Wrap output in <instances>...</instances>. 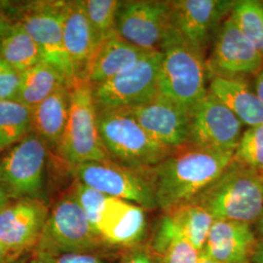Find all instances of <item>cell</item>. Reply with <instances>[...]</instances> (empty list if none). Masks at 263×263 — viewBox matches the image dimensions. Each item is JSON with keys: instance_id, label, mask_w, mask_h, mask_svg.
<instances>
[{"instance_id": "cell-16", "label": "cell", "mask_w": 263, "mask_h": 263, "mask_svg": "<svg viewBox=\"0 0 263 263\" xmlns=\"http://www.w3.org/2000/svg\"><path fill=\"white\" fill-rule=\"evenodd\" d=\"M156 141L171 148L187 145L189 109L160 93L149 100L125 107Z\"/></svg>"}, {"instance_id": "cell-3", "label": "cell", "mask_w": 263, "mask_h": 263, "mask_svg": "<svg viewBox=\"0 0 263 263\" xmlns=\"http://www.w3.org/2000/svg\"><path fill=\"white\" fill-rule=\"evenodd\" d=\"M158 76V91L171 100L190 108L207 94V64L205 55L190 44L172 26L163 39Z\"/></svg>"}, {"instance_id": "cell-15", "label": "cell", "mask_w": 263, "mask_h": 263, "mask_svg": "<svg viewBox=\"0 0 263 263\" xmlns=\"http://www.w3.org/2000/svg\"><path fill=\"white\" fill-rule=\"evenodd\" d=\"M49 211L39 198L18 199L0 212V243L14 256L35 249Z\"/></svg>"}, {"instance_id": "cell-31", "label": "cell", "mask_w": 263, "mask_h": 263, "mask_svg": "<svg viewBox=\"0 0 263 263\" xmlns=\"http://www.w3.org/2000/svg\"><path fill=\"white\" fill-rule=\"evenodd\" d=\"M71 193L76 197V201L78 202L80 207L82 208L85 215L95 230V227L98 222L99 216L102 212V209L104 207V201L107 195L96 190L94 188L86 185L78 180H76L71 189Z\"/></svg>"}, {"instance_id": "cell-13", "label": "cell", "mask_w": 263, "mask_h": 263, "mask_svg": "<svg viewBox=\"0 0 263 263\" xmlns=\"http://www.w3.org/2000/svg\"><path fill=\"white\" fill-rule=\"evenodd\" d=\"M173 26L171 1H121L117 14V33L127 42L146 51L159 50Z\"/></svg>"}, {"instance_id": "cell-12", "label": "cell", "mask_w": 263, "mask_h": 263, "mask_svg": "<svg viewBox=\"0 0 263 263\" xmlns=\"http://www.w3.org/2000/svg\"><path fill=\"white\" fill-rule=\"evenodd\" d=\"M206 64L209 80L212 77L246 80L261 70L263 55L229 16L216 33Z\"/></svg>"}, {"instance_id": "cell-24", "label": "cell", "mask_w": 263, "mask_h": 263, "mask_svg": "<svg viewBox=\"0 0 263 263\" xmlns=\"http://www.w3.org/2000/svg\"><path fill=\"white\" fill-rule=\"evenodd\" d=\"M63 86L67 87L56 69L41 62L20 74L19 91L16 101L33 108Z\"/></svg>"}, {"instance_id": "cell-43", "label": "cell", "mask_w": 263, "mask_h": 263, "mask_svg": "<svg viewBox=\"0 0 263 263\" xmlns=\"http://www.w3.org/2000/svg\"><path fill=\"white\" fill-rule=\"evenodd\" d=\"M261 2H262V4H263V1H261Z\"/></svg>"}, {"instance_id": "cell-37", "label": "cell", "mask_w": 263, "mask_h": 263, "mask_svg": "<svg viewBox=\"0 0 263 263\" xmlns=\"http://www.w3.org/2000/svg\"><path fill=\"white\" fill-rule=\"evenodd\" d=\"M254 92L263 103V67L261 68V70L257 73L256 78H255Z\"/></svg>"}, {"instance_id": "cell-25", "label": "cell", "mask_w": 263, "mask_h": 263, "mask_svg": "<svg viewBox=\"0 0 263 263\" xmlns=\"http://www.w3.org/2000/svg\"><path fill=\"white\" fill-rule=\"evenodd\" d=\"M0 57L20 74L42 62L36 42L20 22L11 25L2 38Z\"/></svg>"}, {"instance_id": "cell-21", "label": "cell", "mask_w": 263, "mask_h": 263, "mask_svg": "<svg viewBox=\"0 0 263 263\" xmlns=\"http://www.w3.org/2000/svg\"><path fill=\"white\" fill-rule=\"evenodd\" d=\"M208 90L235 114L241 122L254 127L263 124V103L246 80L212 77Z\"/></svg>"}, {"instance_id": "cell-18", "label": "cell", "mask_w": 263, "mask_h": 263, "mask_svg": "<svg viewBox=\"0 0 263 263\" xmlns=\"http://www.w3.org/2000/svg\"><path fill=\"white\" fill-rule=\"evenodd\" d=\"M64 41L77 80H88L97 43L88 19L84 1H65L63 15Z\"/></svg>"}, {"instance_id": "cell-8", "label": "cell", "mask_w": 263, "mask_h": 263, "mask_svg": "<svg viewBox=\"0 0 263 263\" xmlns=\"http://www.w3.org/2000/svg\"><path fill=\"white\" fill-rule=\"evenodd\" d=\"M103 245L70 191L49 212L35 253H94Z\"/></svg>"}, {"instance_id": "cell-20", "label": "cell", "mask_w": 263, "mask_h": 263, "mask_svg": "<svg viewBox=\"0 0 263 263\" xmlns=\"http://www.w3.org/2000/svg\"><path fill=\"white\" fill-rule=\"evenodd\" d=\"M148 52L127 42L116 32L97 48L88 80L93 86L103 83L135 65Z\"/></svg>"}, {"instance_id": "cell-40", "label": "cell", "mask_w": 263, "mask_h": 263, "mask_svg": "<svg viewBox=\"0 0 263 263\" xmlns=\"http://www.w3.org/2000/svg\"><path fill=\"white\" fill-rule=\"evenodd\" d=\"M255 226V233H257L260 237H263V214L258 218V220L254 223Z\"/></svg>"}, {"instance_id": "cell-17", "label": "cell", "mask_w": 263, "mask_h": 263, "mask_svg": "<svg viewBox=\"0 0 263 263\" xmlns=\"http://www.w3.org/2000/svg\"><path fill=\"white\" fill-rule=\"evenodd\" d=\"M145 211L129 201L107 196L95 227L104 244L134 247L146 231Z\"/></svg>"}, {"instance_id": "cell-44", "label": "cell", "mask_w": 263, "mask_h": 263, "mask_svg": "<svg viewBox=\"0 0 263 263\" xmlns=\"http://www.w3.org/2000/svg\"><path fill=\"white\" fill-rule=\"evenodd\" d=\"M10 263V262H9Z\"/></svg>"}, {"instance_id": "cell-32", "label": "cell", "mask_w": 263, "mask_h": 263, "mask_svg": "<svg viewBox=\"0 0 263 263\" xmlns=\"http://www.w3.org/2000/svg\"><path fill=\"white\" fill-rule=\"evenodd\" d=\"M29 263H105L94 253H35Z\"/></svg>"}, {"instance_id": "cell-10", "label": "cell", "mask_w": 263, "mask_h": 263, "mask_svg": "<svg viewBox=\"0 0 263 263\" xmlns=\"http://www.w3.org/2000/svg\"><path fill=\"white\" fill-rule=\"evenodd\" d=\"M161 61V51H149L121 73L92 85L97 110L130 107L158 94Z\"/></svg>"}, {"instance_id": "cell-36", "label": "cell", "mask_w": 263, "mask_h": 263, "mask_svg": "<svg viewBox=\"0 0 263 263\" xmlns=\"http://www.w3.org/2000/svg\"><path fill=\"white\" fill-rule=\"evenodd\" d=\"M251 263H263V237L257 238L251 257Z\"/></svg>"}, {"instance_id": "cell-2", "label": "cell", "mask_w": 263, "mask_h": 263, "mask_svg": "<svg viewBox=\"0 0 263 263\" xmlns=\"http://www.w3.org/2000/svg\"><path fill=\"white\" fill-rule=\"evenodd\" d=\"M191 203L215 220L255 223L263 214V174L233 159Z\"/></svg>"}, {"instance_id": "cell-34", "label": "cell", "mask_w": 263, "mask_h": 263, "mask_svg": "<svg viewBox=\"0 0 263 263\" xmlns=\"http://www.w3.org/2000/svg\"><path fill=\"white\" fill-rule=\"evenodd\" d=\"M120 263H159L156 255L146 248L136 247L126 255H124Z\"/></svg>"}, {"instance_id": "cell-22", "label": "cell", "mask_w": 263, "mask_h": 263, "mask_svg": "<svg viewBox=\"0 0 263 263\" xmlns=\"http://www.w3.org/2000/svg\"><path fill=\"white\" fill-rule=\"evenodd\" d=\"M70 104V89L63 86L32 108L31 132L58 148L66 130Z\"/></svg>"}, {"instance_id": "cell-14", "label": "cell", "mask_w": 263, "mask_h": 263, "mask_svg": "<svg viewBox=\"0 0 263 263\" xmlns=\"http://www.w3.org/2000/svg\"><path fill=\"white\" fill-rule=\"evenodd\" d=\"M235 1L175 0L171 1L173 26L190 44L205 55L211 41L226 21Z\"/></svg>"}, {"instance_id": "cell-42", "label": "cell", "mask_w": 263, "mask_h": 263, "mask_svg": "<svg viewBox=\"0 0 263 263\" xmlns=\"http://www.w3.org/2000/svg\"><path fill=\"white\" fill-rule=\"evenodd\" d=\"M198 263H217L215 261L213 258H211L209 255L205 254L204 252H202L200 254V258H199V262Z\"/></svg>"}, {"instance_id": "cell-23", "label": "cell", "mask_w": 263, "mask_h": 263, "mask_svg": "<svg viewBox=\"0 0 263 263\" xmlns=\"http://www.w3.org/2000/svg\"><path fill=\"white\" fill-rule=\"evenodd\" d=\"M151 250L159 263H198L201 254L167 214L157 222Z\"/></svg>"}, {"instance_id": "cell-27", "label": "cell", "mask_w": 263, "mask_h": 263, "mask_svg": "<svg viewBox=\"0 0 263 263\" xmlns=\"http://www.w3.org/2000/svg\"><path fill=\"white\" fill-rule=\"evenodd\" d=\"M32 108L17 101H0V151L31 133Z\"/></svg>"}, {"instance_id": "cell-41", "label": "cell", "mask_w": 263, "mask_h": 263, "mask_svg": "<svg viewBox=\"0 0 263 263\" xmlns=\"http://www.w3.org/2000/svg\"><path fill=\"white\" fill-rule=\"evenodd\" d=\"M11 25L13 24H7V23H0V44L2 41V38L4 37L5 33L7 32V30L9 29Z\"/></svg>"}, {"instance_id": "cell-33", "label": "cell", "mask_w": 263, "mask_h": 263, "mask_svg": "<svg viewBox=\"0 0 263 263\" xmlns=\"http://www.w3.org/2000/svg\"><path fill=\"white\" fill-rule=\"evenodd\" d=\"M20 73L0 57V101H16Z\"/></svg>"}, {"instance_id": "cell-6", "label": "cell", "mask_w": 263, "mask_h": 263, "mask_svg": "<svg viewBox=\"0 0 263 263\" xmlns=\"http://www.w3.org/2000/svg\"><path fill=\"white\" fill-rule=\"evenodd\" d=\"M65 1H37L21 5L20 22L40 50L42 62L63 77L68 88L78 82L64 41Z\"/></svg>"}, {"instance_id": "cell-11", "label": "cell", "mask_w": 263, "mask_h": 263, "mask_svg": "<svg viewBox=\"0 0 263 263\" xmlns=\"http://www.w3.org/2000/svg\"><path fill=\"white\" fill-rule=\"evenodd\" d=\"M243 123L208 90L189 108L188 144L212 151L235 153Z\"/></svg>"}, {"instance_id": "cell-26", "label": "cell", "mask_w": 263, "mask_h": 263, "mask_svg": "<svg viewBox=\"0 0 263 263\" xmlns=\"http://www.w3.org/2000/svg\"><path fill=\"white\" fill-rule=\"evenodd\" d=\"M164 214H167L171 217L180 233L187 239L190 244L202 253L210 230L215 221L212 216L204 209L192 203Z\"/></svg>"}, {"instance_id": "cell-35", "label": "cell", "mask_w": 263, "mask_h": 263, "mask_svg": "<svg viewBox=\"0 0 263 263\" xmlns=\"http://www.w3.org/2000/svg\"><path fill=\"white\" fill-rule=\"evenodd\" d=\"M20 7L14 2L0 1V23L14 24V20L19 19Z\"/></svg>"}, {"instance_id": "cell-19", "label": "cell", "mask_w": 263, "mask_h": 263, "mask_svg": "<svg viewBox=\"0 0 263 263\" xmlns=\"http://www.w3.org/2000/svg\"><path fill=\"white\" fill-rule=\"evenodd\" d=\"M256 241L252 224L215 220L203 252L217 263H251Z\"/></svg>"}, {"instance_id": "cell-7", "label": "cell", "mask_w": 263, "mask_h": 263, "mask_svg": "<svg viewBox=\"0 0 263 263\" xmlns=\"http://www.w3.org/2000/svg\"><path fill=\"white\" fill-rule=\"evenodd\" d=\"M76 180L110 197L129 201L144 211L157 208L153 179L149 169H134L111 160L72 166Z\"/></svg>"}, {"instance_id": "cell-5", "label": "cell", "mask_w": 263, "mask_h": 263, "mask_svg": "<svg viewBox=\"0 0 263 263\" xmlns=\"http://www.w3.org/2000/svg\"><path fill=\"white\" fill-rule=\"evenodd\" d=\"M57 151L70 167L109 160L98 128L93 86L89 80H79L70 89L68 119Z\"/></svg>"}, {"instance_id": "cell-28", "label": "cell", "mask_w": 263, "mask_h": 263, "mask_svg": "<svg viewBox=\"0 0 263 263\" xmlns=\"http://www.w3.org/2000/svg\"><path fill=\"white\" fill-rule=\"evenodd\" d=\"M230 18L263 55V4L256 0L235 1Z\"/></svg>"}, {"instance_id": "cell-38", "label": "cell", "mask_w": 263, "mask_h": 263, "mask_svg": "<svg viewBox=\"0 0 263 263\" xmlns=\"http://www.w3.org/2000/svg\"><path fill=\"white\" fill-rule=\"evenodd\" d=\"M10 200L11 199L8 196V194L6 193L4 188L2 187L0 184V212L9 204Z\"/></svg>"}, {"instance_id": "cell-1", "label": "cell", "mask_w": 263, "mask_h": 263, "mask_svg": "<svg viewBox=\"0 0 263 263\" xmlns=\"http://www.w3.org/2000/svg\"><path fill=\"white\" fill-rule=\"evenodd\" d=\"M234 153L187 144L151 168L157 208L163 213L191 203L229 166Z\"/></svg>"}, {"instance_id": "cell-29", "label": "cell", "mask_w": 263, "mask_h": 263, "mask_svg": "<svg viewBox=\"0 0 263 263\" xmlns=\"http://www.w3.org/2000/svg\"><path fill=\"white\" fill-rule=\"evenodd\" d=\"M85 9L94 32L97 46L117 32V14L121 1L85 0ZM98 48V47H97Z\"/></svg>"}, {"instance_id": "cell-9", "label": "cell", "mask_w": 263, "mask_h": 263, "mask_svg": "<svg viewBox=\"0 0 263 263\" xmlns=\"http://www.w3.org/2000/svg\"><path fill=\"white\" fill-rule=\"evenodd\" d=\"M48 148L46 141L31 132L0 159V184L10 199H41Z\"/></svg>"}, {"instance_id": "cell-39", "label": "cell", "mask_w": 263, "mask_h": 263, "mask_svg": "<svg viewBox=\"0 0 263 263\" xmlns=\"http://www.w3.org/2000/svg\"><path fill=\"white\" fill-rule=\"evenodd\" d=\"M13 257L8 254L5 248L0 243V263H9Z\"/></svg>"}, {"instance_id": "cell-30", "label": "cell", "mask_w": 263, "mask_h": 263, "mask_svg": "<svg viewBox=\"0 0 263 263\" xmlns=\"http://www.w3.org/2000/svg\"><path fill=\"white\" fill-rule=\"evenodd\" d=\"M233 159L263 174V124L243 132Z\"/></svg>"}, {"instance_id": "cell-4", "label": "cell", "mask_w": 263, "mask_h": 263, "mask_svg": "<svg viewBox=\"0 0 263 263\" xmlns=\"http://www.w3.org/2000/svg\"><path fill=\"white\" fill-rule=\"evenodd\" d=\"M97 121L108 158L119 165L149 169L174 151L151 137L127 108L97 110Z\"/></svg>"}]
</instances>
